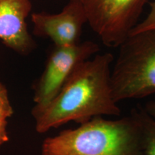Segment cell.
Here are the masks:
<instances>
[{
  "label": "cell",
  "mask_w": 155,
  "mask_h": 155,
  "mask_svg": "<svg viewBox=\"0 0 155 155\" xmlns=\"http://www.w3.org/2000/svg\"><path fill=\"white\" fill-rule=\"evenodd\" d=\"M111 85L116 103L155 94V30L130 35L119 46Z\"/></svg>",
  "instance_id": "3"
},
{
  "label": "cell",
  "mask_w": 155,
  "mask_h": 155,
  "mask_svg": "<svg viewBox=\"0 0 155 155\" xmlns=\"http://www.w3.org/2000/svg\"><path fill=\"white\" fill-rule=\"evenodd\" d=\"M141 129L143 152L145 155H155V120L144 110L136 111Z\"/></svg>",
  "instance_id": "8"
},
{
  "label": "cell",
  "mask_w": 155,
  "mask_h": 155,
  "mask_svg": "<svg viewBox=\"0 0 155 155\" xmlns=\"http://www.w3.org/2000/svg\"><path fill=\"white\" fill-rule=\"evenodd\" d=\"M7 125H8L7 120L0 119V147L2 146L9 140Z\"/></svg>",
  "instance_id": "11"
},
{
  "label": "cell",
  "mask_w": 155,
  "mask_h": 155,
  "mask_svg": "<svg viewBox=\"0 0 155 155\" xmlns=\"http://www.w3.org/2000/svg\"><path fill=\"white\" fill-rule=\"evenodd\" d=\"M99 51V46L90 40L70 46H54L35 86L32 112L45 107L57 96L75 67Z\"/></svg>",
  "instance_id": "5"
},
{
  "label": "cell",
  "mask_w": 155,
  "mask_h": 155,
  "mask_svg": "<svg viewBox=\"0 0 155 155\" xmlns=\"http://www.w3.org/2000/svg\"><path fill=\"white\" fill-rule=\"evenodd\" d=\"M14 109L9 100L8 91L0 81V119L7 120L12 116Z\"/></svg>",
  "instance_id": "10"
},
{
  "label": "cell",
  "mask_w": 155,
  "mask_h": 155,
  "mask_svg": "<svg viewBox=\"0 0 155 155\" xmlns=\"http://www.w3.org/2000/svg\"><path fill=\"white\" fill-rule=\"evenodd\" d=\"M147 113L153 117H155V101H152L148 103L146 106V109H145Z\"/></svg>",
  "instance_id": "12"
},
{
  "label": "cell",
  "mask_w": 155,
  "mask_h": 155,
  "mask_svg": "<svg viewBox=\"0 0 155 155\" xmlns=\"http://www.w3.org/2000/svg\"><path fill=\"white\" fill-rule=\"evenodd\" d=\"M141 129L135 110L111 120L96 116L75 129L45 139L42 155H142Z\"/></svg>",
  "instance_id": "2"
},
{
  "label": "cell",
  "mask_w": 155,
  "mask_h": 155,
  "mask_svg": "<svg viewBox=\"0 0 155 155\" xmlns=\"http://www.w3.org/2000/svg\"><path fill=\"white\" fill-rule=\"evenodd\" d=\"M155 30V0L150 3V11L144 20L137 23V25L130 32V35Z\"/></svg>",
  "instance_id": "9"
},
{
  "label": "cell",
  "mask_w": 155,
  "mask_h": 155,
  "mask_svg": "<svg viewBox=\"0 0 155 155\" xmlns=\"http://www.w3.org/2000/svg\"><path fill=\"white\" fill-rule=\"evenodd\" d=\"M149 0H83L90 28L109 48L129 37Z\"/></svg>",
  "instance_id": "4"
},
{
  "label": "cell",
  "mask_w": 155,
  "mask_h": 155,
  "mask_svg": "<svg viewBox=\"0 0 155 155\" xmlns=\"http://www.w3.org/2000/svg\"><path fill=\"white\" fill-rule=\"evenodd\" d=\"M114 60L106 53L78 64L57 96L42 110L32 112L37 132L44 134L71 121L81 124L96 116H119L111 85Z\"/></svg>",
  "instance_id": "1"
},
{
  "label": "cell",
  "mask_w": 155,
  "mask_h": 155,
  "mask_svg": "<svg viewBox=\"0 0 155 155\" xmlns=\"http://www.w3.org/2000/svg\"><path fill=\"white\" fill-rule=\"evenodd\" d=\"M32 7L31 0H0V40L22 55H29L36 47L27 24Z\"/></svg>",
  "instance_id": "7"
},
{
  "label": "cell",
  "mask_w": 155,
  "mask_h": 155,
  "mask_svg": "<svg viewBox=\"0 0 155 155\" xmlns=\"http://www.w3.org/2000/svg\"><path fill=\"white\" fill-rule=\"evenodd\" d=\"M35 36L51 40L55 46H70L80 42L83 27L88 23L83 2L69 0L61 12L31 14Z\"/></svg>",
  "instance_id": "6"
},
{
  "label": "cell",
  "mask_w": 155,
  "mask_h": 155,
  "mask_svg": "<svg viewBox=\"0 0 155 155\" xmlns=\"http://www.w3.org/2000/svg\"><path fill=\"white\" fill-rule=\"evenodd\" d=\"M80 1H81V2H83V0H80Z\"/></svg>",
  "instance_id": "13"
}]
</instances>
